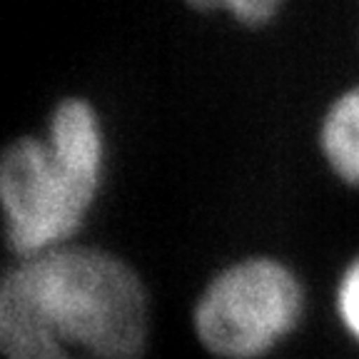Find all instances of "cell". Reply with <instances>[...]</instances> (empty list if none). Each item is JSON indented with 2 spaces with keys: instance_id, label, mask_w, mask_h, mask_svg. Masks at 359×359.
<instances>
[{
  "instance_id": "8992f818",
  "label": "cell",
  "mask_w": 359,
  "mask_h": 359,
  "mask_svg": "<svg viewBox=\"0 0 359 359\" xmlns=\"http://www.w3.org/2000/svg\"><path fill=\"white\" fill-rule=\"evenodd\" d=\"M190 13L200 18L230 22L232 28L259 33L272 28L292 0H180Z\"/></svg>"
},
{
  "instance_id": "5b68a950",
  "label": "cell",
  "mask_w": 359,
  "mask_h": 359,
  "mask_svg": "<svg viewBox=\"0 0 359 359\" xmlns=\"http://www.w3.org/2000/svg\"><path fill=\"white\" fill-rule=\"evenodd\" d=\"M0 354L6 359H83L40 325L8 267L0 272Z\"/></svg>"
},
{
  "instance_id": "52a82bcc",
  "label": "cell",
  "mask_w": 359,
  "mask_h": 359,
  "mask_svg": "<svg viewBox=\"0 0 359 359\" xmlns=\"http://www.w3.org/2000/svg\"><path fill=\"white\" fill-rule=\"evenodd\" d=\"M330 309L337 330L359 349V247L337 269L330 287Z\"/></svg>"
},
{
  "instance_id": "7a4b0ae2",
  "label": "cell",
  "mask_w": 359,
  "mask_h": 359,
  "mask_svg": "<svg viewBox=\"0 0 359 359\" xmlns=\"http://www.w3.org/2000/svg\"><path fill=\"white\" fill-rule=\"evenodd\" d=\"M40 325L83 359H142L152 337V297L128 257L78 240L43 257L13 262Z\"/></svg>"
},
{
  "instance_id": "3957f363",
  "label": "cell",
  "mask_w": 359,
  "mask_h": 359,
  "mask_svg": "<svg viewBox=\"0 0 359 359\" xmlns=\"http://www.w3.org/2000/svg\"><path fill=\"white\" fill-rule=\"evenodd\" d=\"M309 314V287L297 264L269 250L242 252L202 282L190 327L215 359H267L292 342Z\"/></svg>"
},
{
  "instance_id": "6da1fadb",
  "label": "cell",
  "mask_w": 359,
  "mask_h": 359,
  "mask_svg": "<svg viewBox=\"0 0 359 359\" xmlns=\"http://www.w3.org/2000/svg\"><path fill=\"white\" fill-rule=\"evenodd\" d=\"M110 177V130L95 100L60 95L43 128L0 145V235L13 262L83 240Z\"/></svg>"
},
{
  "instance_id": "277c9868",
  "label": "cell",
  "mask_w": 359,
  "mask_h": 359,
  "mask_svg": "<svg viewBox=\"0 0 359 359\" xmlns=\"http://www.w3.org/2000/svg\"><path fill=\"white\" fill-rule=\"evenodd\" d=\"M312 140L327 177L359 195V78L327 97L314 120Z\"/></svg>"
}]
</instances>
